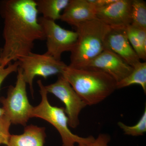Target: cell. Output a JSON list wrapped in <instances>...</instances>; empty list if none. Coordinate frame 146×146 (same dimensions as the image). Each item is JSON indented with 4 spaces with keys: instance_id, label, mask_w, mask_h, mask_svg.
<instances>
[{
    "instance_id": "4fadbf2b",
    "label": "cell",
    "mask_w": 146,
    "mask_h": 146,
    "mask_svg": "<svg viewBox=\"0 0 146 146\" xmlns=\"http://www.w3.org/2000/svg\"><path fill=\"white\" fill-rule=\"evenodd\" d=\"M45 128L31 125L26 126L20 135H11L6 146H44Z\"/></svg>"
},
{
    "instance_id": "e0dca14e",
    "label": "cell",
    "mask_w": 146,
    "mask_h": 146,
    "mask_svg": "<svg viewBox=\"0 0 146 146\" xmlns=\"http://www.w3.org/2000/svg\"><path fill=\"white\" fill-rule=\"evenodd\" d=\"M131 20V26L146 30V4L142 0H132Z\"/></svg>"
},
{
    "instance_id": "7c38bea8",
    "label": "cell",
    "mask_w": 146,
    "mask_h": 146,
    "mask_svg": "<svg viewBox=\"0 0 146 146\" xmlns=\"http://www.w3.org/2000/svg\"><path fill=\"white\" fill-rule=\"evenodd\" d=\"M96 9L89 0H70L60 20L76 27L96 18Z\"/></svg>"
},
{
    "instance_id": "7a4b0ae2",
    "label": "cell",
    "mask_w": 146,
    "mask_h": 146,
    "mask_svg": "<svg viewBox=\"0 0 146 146\" xmlns=\"http://www.w3.org/2000/svg\"><path fill=\"white\" fill-rule=\"evenodd\" d=\"M60 75L87 106L100 103L117 89V82L102 72L67 65Z\"/></svg>"
},
{
    "instance_id": "5b68a950",
    "label": "cell",
    "mask_w": 146,
    "mask_h": 146,
    "mask_svg": "<svg viewBox=\"0 0 146 146\" xmlns=\"http://www.w3.org/2000/svg\"><path fill=\"white\" fill-rule=\"evenodd\" d=\"M16 84L9 87L6 98H0L1 108L11 124L26 125L33 106L30 104L26 90L27 83L22 70L18 68Z\"/></svg>"
},
{
    "instance_id": "5bb4252c",
    "label": "cell",
    "mask_w": 146,
    "mask_h": 146,
    "mask_svg": "<svg viewBox=\"0 0 146 146\" xmlns=\"http://www.w3.org/2000/svg\"><path fill=\"white\" fill-rule=\"evenodd\" d=\"M70 0H36L38 13L43 18L55 21L60 20L61 12L68 5Z\"/></svg>"
},
{
    "instance_id": "ac0fdd59",
    "label": "cell",
    "mask_w": 146,
    "mask_h": 146,
    "mask_svg": "<svg viewBox=\"0 0 146 146\" xmlns=\"http://www.w3.org/2000/svg\"><path fill=\"white\" fill-rule=\"evenodd\" d=\"M118 125L125 135L133 136L143 135L146 132V107L142 117L135 125L128 126L121 122H119Z\"/></svg>"
},
{
    "instance_id": "d6986e66",
    "label": "cell",
    "mask_w": 146,
    "mask_h": 146,
    "mask_svg": "<svg viewBox=\"0 0 146 146\" xmlns=\"http://www.w3.org/2000/svg\"><path fill=\"white\" fill-rule=\"evenodd\" d=\"M11 125L10 121L5 115L0 117V145L4 144L6 145L8 143L11 136L9 128Z\"/></svg>"
},
{
    "instance_id": "8992f818",
    "label": "cell",
    "mask_w": 146,
    "mask_h": 146,
    "mask_svg": "<svg viewBox=\"0 0 146 146\" xmlns=\"http://www.w3.org/2000/svg\"><path fill=\"white\" fill-rule=\"evenodd\" d=\"M24 79L29 84L32 96L34 94L33 82L36 76L47 79L50 76L61 74L67 66L64 62L56 60L46 53L42 54L32 52L18 60Z\"/></svg>"
},
{
    "instance_id": "9a60e30c",
    "label": "cell",
    "mask_w": 146,
    "mask_h": 146,
    "mask_svg": "<svg viewBox=\"0 0 146 146\" xmlns=\"http://www.w3.org/2000/svg\"><path fill=\"white\" fill-rule=\"evenodd\" d=\"M131 45L140 58L146 60V30L136 29L131 25L126 29Z\"/></svg>"
},
{
    "instance_id": "30bf717a",
    "label": "cell",
    "mask_w": 146,
    "mask_h": 146,
    "mask_svg": "<svg viewBox=\"0 0 146 146\" xmlns=\"http://www.w3.org/2000/svg\"><path fill=\"white\" fill-rule=\"evenodd\" d=\"M132 0H115L96 9V18L111 28L126 29L131 23Z\"/></svg>"
},
{
    "instance_id": "8fae6325",
    "label": "cell",
    "mask_w": 146,
    "mask_h": 146,
    "mask_svg": "<svg viewBox=\"0 0 146 146\" xmlns=\"http://www.w3.org/2000/svg\"><path fill=\"white\" fill-rule=\"evenodd\" d=\"M104 48L117 55L133 68L141 62L128 39L126 29L111 28L105 39Z\"/></svg>"
},
{
    "instance_id": "ffe728a7",
    "label": "cell",
    "mask_w": 146,
    "mask_h": 146,
    "mask_svg": "<svg viewBox=\"0 0 146 146\" xmlns=\"http://www.w3.org/2000/svg\"><path fill=\"white\" fill-rule=\"evenodd\" d=\"M18 68V61H15L14 63H10L5 68L0 67V87L5 79L11 73L17 72ZM3 115V110L0 108V117Z\"/></svg>"
},
{
    "instance_id": "ba28073f",
    "label": "cell",
    "mask_w": 146,
    "mask_h": 146,
    "mask_svg": "<svg viewBox=\"0 0 146 146\" xmlns=\"http://www.w3.org/2000/svg\"><path fill=\"white\" fill-rule=\"evenodd\" d=\"M44 87L48 93L52 94L65 104L68 125L73 128L77 127L80 124V114L87 105L69 82L61 75H59L55 82Z\"/></svg>"
},
{
    "instance_id": "3957f363",
    "label": "cell",
    "mask_w": 146,
    "mask_h": 146,
    "mask_svg": "<svg viewBox=\"0 0 146 146\" xmlns=\"http://www.w3.org/2000/svg\"><path fill=\"white\" fill-rule=\"evenodd\" d=\"M110 28L97 18L76 27L77 41L70 52V63L69 66L76 68L104 51L105 39Z\"/></svg>"
},
{
    "instance_id": "7402d4cb",
    "label": "cell",
    "mask_w": 146,
    "mask_h": 146,
    "mask_svg": "<svg viewBox=\"0 0 146 146\" xmlns=\"http://www.w3.org/2000/svg\"><path fill=\"white\" fill-rule=\"evenodd\" d=\"M96 9L103 7L113 3L115 0H89Z\"/></svg>"
},
{
    "instance_id": "52a82bcc",
    "label": "cell",
    "mask_w": 146,
    "mask_h": 146,
    "mask_svg": "<svg viewBox=\"0 0 146 146\" xmlns=\"http://www.w3.org/2000/svg\"><path fill=\"white\" fill-rule=\"evenodd\" d=\"M46 41V53L56 60H61V55L65 52H71L78 39L76 31L63 28L55 21L38 18Z\"/></svg>"
},
{
    "instance_id": "277c9868",
    "label": "cell",
    "mask_w": 146,
    "mask_h": 146,
    "mask_svg": "<svg viewBox=\"0 0 146 146\" xmlns=\"http://www.w3.org/2000/svg\"><path fill=\"white\" fill-rule=\"evenodd\" d=\"M37 84L42 100L40 103L33 107L31 117L42 119L49 123L58 131L62 139L63 146H74L76 143H89L94 141V136L82 137L72 133L68 127V118L65 108L53 106L48 99V92L42 80H38Z\"/></svg>"
},
{
    "instance_id": "44dd1931",
    "label": "cell",
    "mask_w": 146,
    "mask_h": 146,
    "mask_svg": "<svg viewBox=\"0 0 146 146\" xmlns=\"http://www.w3.org/2000/svg\"><path fill=\"white\" fill-rule=\"evenodd\" d=\"M110 141V137L108 134L101 133L94 141L89 143L78 144L77 146H109L108 144Z\"/></svg>"
},
{
    "instance_id": "6da1fadb",
    "label": "cell",
    "mask_w": 146,
    "mask_h": 146,
    "mask_svg": "<svg viewBox=\"0 0 146 146\" xmlns=\"http://www.w3.org/2000/svg\"><path fill=\"white\" fill-rule=\"evenodd\" d=\"M35 0H5L0 2V15L3 19V46L0 50V67L32 52L35 42L45 41L38 21Z\"/></svg>"
},
{
    "instance_id": "2e32d148",
    "label": "cell",
    "mask_w": 146,
    "mask_h": 146,
    "mask_svg": "<svg viewBox=\"0 0 146 146\" xmlns=\"http://www.w3.org/2000/svg\"><path fill=\"white\" fill-rule=\"evenodd\" d=\"M133 84H138L146 93V63L140 62L133 67V70L126 77L117 83V89Z\"/></svg>"
},
{
    "instance_id": "9c48e42d",
    "label": "cell",
    "mask_w": 146,
    "mask_h": 146,
    "mask_svg": "<svg viewBox=\"0 0 146 146\" xmlns=\"http://www.w3.org/2000/svg\"><path fill=\"white\" fill-rule=\"evenodd\" d=\"M73 68L102 72L111 76L117 83L128 76L133 69L117 55L107 50L93 59Z\"/></svg>"
}]
</instances>
